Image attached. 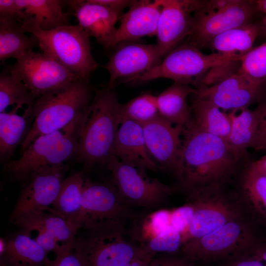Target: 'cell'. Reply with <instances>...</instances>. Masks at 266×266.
<instances>
[{
	"label": "cell",
	"mask_w": 266,
	"mask_h": 266,
	"mask_svg": "<svg viewBox=\"0 0 266 266\" xmlns=\"http://www.w3.org/2000/svg\"><path fill=\"white\" fill-rule=\"evenodd\" d=\"M253 254L261 260L266 266V245H259L253 252Z\"/></svg>",
	"instance_id": "bcb514c9"
},
{
	"label": "cell",
	"mask_w": 266,
	"mask_h": 266,
	"mask_svg": "<svg viewBox=\"0 0 266 266\" xmlns=\"http://www.w3.org/2000/svg\"><path fill=\"white\" fill-rule=\"evenodd\" d=\"M51 266H89L86 259L73 247L53 259Z\"/></svg>",
	"instance_id": "f35d334b"
},
{
	"label": "cell",
	"mask_w": 266,
	"mask_h": 266,
	"mask_svg": "<svg viewBox=\"0 0 266 266\" xmlns=\"http://www.w3.org/2000/svg\"><path fill=\"white\" fill-rule=\"evenodd\" d=\"M265 245H266V240H265Z\"/></svg>",
	"instance_id": "816d5d0a"
},
{
	"label": "cell",
	"mask_w": 266,
	"mask_h": 266,
	"mask_svg": "<svg viewBox=\"0 0 266 266\" xmlns=\"http://www.w3.org/2000/svg\"><path fill=\"white\" fill-rule=\"evenodd\" d=\"M162 0L156 36V44L164 58L189 36L192 27L193 14L200 0Z\"/></svg>",
	"instance_id": "e0dca14e"
},
{
	"label": "cell",
	"mask_w": 266,
	"mask_h": 266,
	"mask_svg": "<svg viewBox=\"0 0 266 266\" xmlns=\"http://www.w3.org/2000/svg\"><path fill=\"white\" fill-rule=\"evenodd\" d=\"M36 99L21 79L7 66L0 73V113L14 105L33 107Z\"/></svg>",
	"instance_id": "d6a6232c"
},
{
	"label": "cell",
	"mask_w": 266,
	"mask_h": 266,
	"mask_svg": "<svg viewBox=\"0 0 266 266\" xmlns=\"http://www.w3.org/2000/svg\"><path fill=\"white\" fill-rule=\"evenodd\" d=\"M193 264L182 255L161 253L154 257L149 266H192Z\"/></svg>",
	"instance_id": "ab89813d"
},
{
	"label": "cell",
	"mask_w": 266,
	"mask_h": 266,
	"mask_svg": "<svg viewBox=\"0 0 266 266\" xmlns=\"http://www.w3.org/2000/svg\"><path fill=\"white\" fill-rule=\"evenodd\" d=\"M21 10L18 18H30L43 31H49L67 25L63 11L62 0H15Z\"/></svg>",
	"instance_id": "f546056e"
},
{
	"label": "cell",
	"mask_w": 266,
	"mask_h": 266,
	"mask_svg": "<svg viewBox=\"0 0 266 266\" xmlns=\"http://www.w3.org/2000/svg\"><path fill=\"white\" fill-rule=\"evenodd\" d=\"M88 177L85 171L66 177L58 196L48 211L70 222L80 210L82 196Z\"/></svg>",
	"instance_id": "1f68e13d"
},
{
	"label": "cell",
	"mask_w": 266,
	"mask_h": 266,
	"mask_svg": "<svg viewBox=\"0 0 266 266\" xmlns=\"http://www.w3.org/2000/svg\"><path fill=\"white\" fill-rule=\"evenodd\" d=\"M192 266H200L196 265V263H194Z\"/></svg>",
	"instance_id": "f907efd6"
},
{
	"label": "cell",
	"mask_w": 266,
	"mask_h": 266,
	"mask_svg": "<svg viewBox=\"0 0 266 266\" xmlns=\"http://www.w3.org/2000/svg\"><path fill=\"white\" fill-rule=\"evenodd\" d=\"M140 215L122 200L111 179L94 182L88 177L80 210L69 223L77 233L109 223L133 225Z\"/></svg>",
	"instance_id": "9c48e42d"
},
{
	"label": "cell",
	"mask_w": 266,
	"mask_h": 266,
	"mask_svg": "<svg viewBox=\"0 0 266 266\" xmlns=\"http://www.w3.org/2000/svg\"><path fill=\"white\" fill-rule=\"evenodd\" d=\"M182 244V235L171 225L157 236L149 240L140 247L155 255L161 253L176 254Z\"/></svg>",
	"instance_id": "d590c367"
},
{
	"label": "cell",
	"mask_w": 266,
	"mask_h": 266,
	"mask_svg": "<svg viewBox=\"0 0 266 266\" xmlns=\"http://www.w3.org/2000/svg\"><path fill=\"white\" fill-rule=\"evenodd\" d=\"M67 3L74 12L78 24L89 37L103 46L116 29L123 13L95 3L92 0H73Z\"/></svg>",
	"instance_id": "7402d4cb"
},
{
	"label": "cell",
	"mask_w": 266,
	"mask_h": 266,
	"mask_svg": "<svg viewBox=\"0 0 266 266\" xmlns=\"http://www.w3.org/2000/svg\"><path fill=\"white\" fill-rule=\"evenodd\" d=\"M257 10L255 2L250 0H200L186 41L200 49L205 48L215 36L254 22Z\"/></svg>",
	"instance_id": "30bf717a"
},
{
	"label": "cell",
	"mask_w": 266,
	"mask_h": 266,
	"mask_svg": "<svg viewBox=\"0 0 266 266\" xmlns=\"http://www.w3.org/2000/svg\"><path fill=\"white\" fill-rule=\"evenodd\" d=\"M17 18H0V61L15 60L38 47L36 37L26 34Z\"/></svg>",
	"instance_id": "f1b7e54d"
},
{
	"label": "cell",
	"mask_w": 266,
	"mask_h": 266,
	"mask_svg": "<svg viewBox=\"0 0 266 266\" xmlns=\"http://www.w3.org/2000/svg\"><path fill=\"white\" fill-rule=\"evenodd\" d=\"M14 224L19 227L21 231L29 234L36 229H43L67 249L73 248L77 234L66 220L48 211L21 219Z\"/></svg>",
	"instance_id": "4dcf8cb0"
},
{
	"label": "cell",
	"mask_w": 266,
	"mask_h": 266,
	"mask_svg": "<svg viewBox=\"0 0 266 266\" xmlns=\"http://www.w3.org/2000/svg\"><path fill=\"white\" fill-rule=\"evenodd\" d=\"M188 121L202 132L227 141L232 127V119L212 102L194 97Z\"/></svg>",
	"instance_id": "4316f807"
},
{
	"label": "cell",
	"mask_w": 266,
	"mask_h": 266,
	"mask_svg": "<svg viewBox=\"0 0 266 266\" xmlns=\"http://www.w3.org/2000/svg\"><path fill=\"white\" fill-rule=\"evenodd\" d=\"M162 0H135L120 18V24L103 46L115 47L125 41H137L142 37L156 35Z\"/></svg>",
	"instance_id": "ffe728a7"
},
{
	"label": "cell",
	"mask_w": 266,
	"mask_h": 266,
	"mask_svg": "<svg viewBox=\"0 0 266 266\" xmlns=\"http://www.w3.org/2000/svg\"><path fill=\"white\" fill-rule=\"evenodd\" d=\"M89 109L90 107L63 129L39 136L21 153L18 159L4 163L2 171L5 175L10 180L23 185L39 169L65 164L75 159L80 133Z\"/></svg>",
	"instance_id": "3957f363"
},
{
	"label": "cell",
	"mask_w": 266,
	"mask_h": 266,
	"mask_svg": "<svg viewBox=\"0 0 266 266\" xmlns=\"http://www.w3.org/2000/svg\"><path fill=\"white\" fill-rule=\"evenodd\" d=\"M186 198L193 206L194 214L188 229L182 235V244L245 215L236 195L228 187L208 189Z\"/></svg>",
	"instance_id": "8fae6325"
},
{
	"label": "cell",
	"mask_w": 266,
	"mask_h": 266,
	"mask_svg": "<svg viewBox=\"0 0 266 266\" xmlns=\"http://www.w3.org/2000/svg\"><path fill=\"white\" fill-rule=\"evenodd\" d=\"M141 125L151 156L160 169L173 174L181 148L183 126L174 125L160 115Z\"/></svg>",
	"instance_id": "d6986e66"
},
{
	"label": "cell",
	"mask_w": 266,
	"mask_h": 266,
	"mask_svg": "<svg viewBox=\"0 0 266 266\" xmlns=\"http://www.w3.org/2000/svg\"><path fill=\"white\" fill-rule=\"evenodd\" d=\"M194 214L192 205L187 202L171 211L170 225L182 235L188 228Z\"/></svg>",
	"instance_id": "8d00e7d4"
},
{
	"label": "cell",
	"mask_w": 266,
	"mask_h": 266,
	"mask_svg": "<svg viewBox=\"0 0 266 266\" xmlns=\"http://www.w3.org/2000/svg\"><path fill=\"white\" fill-rule=\"evenodd\" d=\"M9 66L36 100L47 93L82 79L42 52L30 51Z\"/></svg>",
	"instance_id": "4fadbf2b"
},
{
	"label": "cell",
	"mask_w": 266,
	"mask_h": 266,
	"mask_svg": "<svg viewBox=\"0 0 266 266\" xmlns=\"http://www.w3.org/2000/svg\"><path fill=\"white\" fill-rule=\"evenodd\" d=\"M156 255L147 252L140 247L136 254L126 266H149Z\"/></svg>",
	"instance_id": "f6af8a7d"
},
{
	"label": "cell",
	"mask_w": 266,
	"mask_h": 266,
	"mask_svg": "<svg viewBox=\"0 0 266 266\" xmlns=\"http://www.w3.org/2000/svg\"><path fill=\"white\" fill-rule=\"evenodd\" d=\"M0 249V266H51L53 259L30 234L20 231L5 238Z\"/></svg>",
	"instance_id": "603a6c76"
},
{
	"label": "cell",
	"mask_w": 266,
	"mask_h": 266,
	"mask_svg": "<svg viewBox=\"0 0 266 266\" xmlns=\"http://www.w3.org/2000/svg\"><path fill=\"white\" fill-rule=\"evenodd\" d=\"M256 107L259 118L262 133V149H266V92L258 101Z\"/></svg>",
	"instance_id": "b9f144b4"
},
{
	"label": "cell",
	"mask_w": 266,
	"mask_h": 266,
	"mask_svg": "<svg viewBox=\"0 0 266 266\" xmlns=\"http://www.w3.org/2000/svg\"><path fill=\"white\" fill-rule=\"evenodd\" d=\"M123 117L122 104L115 88L107 86L95 92L80 133L75 158L86 171L98 167L107 170L114 158L115 140Z\"/></svg>",
	"instance_id": "7a4b0ae2"
},
{
	"label": "cell",
	"mask_w": 266,
	"mask_h": 266,
	"mask_svg": "<svg viewBox=\"0 0 266 266\" xmlns=\"http://www.w3.org/2000/svg\"><path fill=\"white\" fill-rule=\"evenodd\" d=\"M240 62L237 72L257 83L266 84V42L253 48Z\"/></svg>",
	"instance_id": "e575fe53"
},
{
	"label": "cell",
	"mask_w": 266,
	"mask_h": 266,
	"mask_svg": "<svg viewBox=\"0 0 266 266\" xmlns=\"http://www.w3.org/2000/svg\"><path fill=\"white\" fill-rule=\"evenodd\" d=\"M140 247L130 228L117 223L82 231L76 234L73 245L89 266H126Z\"/></svg>",
	"instance_id": "8992f818"
},
{
	"label": "cell",
	"mask_w": 266,
	"mask_h": 266,
	"mask_svg": "<svg viewBox=\"0 0 266 266\" xmlns=\"http://www.w3.org/2000/svg\"><path fill=\"white\" fill-rule=\"evenodd\" d=\"M258 10L264 13L266 15V0H258L255 1Z\"/></svg>",
	"instance_id": "c3c4849f"
},
{
	"label": "cell",
	"mask_w": 266,
	"mask_h": 266,
	"mask_svg": "<svg viewBox=\"0 0 266 266\" xmlns=\"http://www.w3.org/2000/svg\"><path fill=\"white\" fill-rule=\"evenodd\" d=\"M113 156L142 171L160 170L147 149L142 125L124 116L116 136Z\"/></svg>",
	"instance_id": "44dd1931"
},
{
	"label": "cell",
	"mask_w": 266,
	"mask_h": 266,
	"mask_svg": "<svg viewBox=\"0 0 266 266\" xmlns=\"http://www.w3.org/2000/svg\"><path fill=\"white\" fill-rule=\"evenodd\" d=\"M33 231L37 232L34 239L35 241L48 254L53 253L55 258L70 249L61 245L53 236L43 229L38 228Z\"/></svg>",
	"instance_id": "74e56055"
},
{
	"label": "cell",
	"mask_w": 266,
	"mask_h": 266,
	"mask_svg": "<svg viewBox=\"0 0 266 266\" xmlns=\"http://www.w3.org/2000/svg\"><path fill=\"white\" fill-rule=\"evenodd\" d=\"M65 164L48 166L33 173L22 190L12 211L14 223L31 216L48 211L55 201L66 178Z\"/></svg>",
	"instance_id": "5bb4252c"
},
{
	"label": "cell",
	"mask_w": 266,
	"mask_h": 266,
	"mask_svg": "<svg viewBox=\"0 0 266 266\" xmlns=\"http://www.w3.org/2000/svg\"><path fill=\"white\" fill-rule=\"evenodd\" d=\"M259 35L266 37V15L265 16L262 21L260 22V28Z\"/></svg>",
	"instance_id": "681fc988"
},
{
	"label": "cell",
	"mask_w": 266,
	"mask_h": 266,
	"mask_svg": "<svg viewBox=\"0 0 266 266\" xmlns=\"http://www.w3.org/2000/svg\"><path fill=\"white\" fill-rule=\"evenodd\" d=\"M260 28V22L255 21L230 29L213 37L205 48L227 57L233 63L240 62L253 49Z\"/></svg>",
	"instance_id": "d4e9b609"
},
{
	"label": "cell",
	"mask_w": 266,
	"mask_h": 266,
	"mask_svg": "<svg viewBox=\"0 0 266 266\" xmlns=\"http://www.w3.org/2000/svg\"><path fill=\"white\" fill-rule=\"evenodd\" d=\"M232 184L245 213L266 225V175L258 170L249 153L239 160Z\"/></svg>",
	"instance_id": "ac0fdd59"
},
{
	"label": "cell",
	"mask_w": 266,
	"mask_h": 266,
	"mask_svg": "<svg viewBox=\"0 0 266 266\" xmlns=\"http://www.w3.org/2000/svg\"><path fill=\"white\" fill-rule=\"evenodd\" d=\"M92 93L89 79H80L37 98L21 153L39 136L63 129L82 114L91 103Z\"/></svg>",
	"instance_id": "277c9868"
},
{
	"label": "cell",
	"mask_w": 266,
	"mask_h": 266,
	"mask_svg": "<svg viewBox=\"0 0 266 266\" xmlns=\"http://www.w3.org/2000/svg\"><path fill=\"white\" fill-rule=\"evenodd\" d=\"M255 164L258 170L266 175V155L258 160L255 161Z\"/></svg>",
	"instance_id": "7dc6e473"
},
{
	"label": "cell",
	"mask_w": 266,
	"mask_h": 266,
	"mask_svg": "<svg viewBox=\"0 0 266 266\" xmlns=\"http://www.w3.org/2000/svg\"><path fill=\"white\" fill-rule=\"evenodd\" d=\"M95 3L123 13V10L129 8L135 0H92Z\"/></svg>",
	"instance_id": "ee69618b"
},
{
	"label": "cell",
	"mask_w": 266,
	"mask_h": 266,
	"mask_svg": "<svg viewBox=\"0 0 266 266\" xmlns=\"http://www.w3.org/2000/svg\"><path fill=\"white\" fill-rule=\"evenodd\" d=\"M239 111L238 115H235L234 112L229 113L232 127L227 140L237 161L249 153V148L262 149L261 130L257 109L247 108Z\"/></svg>",
	"instance_id": "cb8c5ba5"
},
{
	"label": "cell",
	"mask_w": 266,
	"mask_h": 266,
	"mask_svg": "<svg viewBox=\"0 0 266 266\" xmlns=\"http://www.w3.org/2000/svg\"><path fill=\"white\" fill-rule=\"evenodd\" d=\"M196 92V88L190 85L174 82L157 96L160 116L173 125L184 127L191 117L187 98Z\"/></svg>",
	"instance_id": "83f0119b"
},
{
	"label": "cell",
	"mask_w": 266,
	"mask_h": 266,
	"mask_svg": "<svg viewBox=\"0 0 266 266\" xmlns=\"http://www.w3.org/2000/svg\"><path fill=\"white\" fill-rule=\"evenodd\" d=\"M266 92V84L257 83L236 72L212 85L196 88L194 96L212 102L220 109L235 112L258 102Z\"/></svg>",
	"instance_id": "9a60e30c"
},
{
	"label": "cell",
	"mask_w": 266,
	"mask_h": 266,
	"mask_svg": "<svg viewBox=\"0 0 266 266\" xmlns=\"http://www.w3.org/2000/svg\"><path fill=\"white\" fill-rule=\"evenodd\" d=\"M19 107L9 112L0 113V160L5 163L11 160L16 147L26 139L33 121V107H29L20 115Z\"/></svg>",
	"instance_id": "484cf974"
},
{
	"label": "cell",
	"mask_w": 266,
	"mask_h": 266,
	"mask_svg": "<svg viewBox=\"0 0 266 266\" xmlns=\"http://www.w3.org/2000/svg\"><path fill=\"white\" fill-rule=\"evenodd\" d=\"M182 145L173 173L178 192L186 196L208 189L228 187L237 171V161L227 141L199 130L189 122L183 127Z\"/></svg>",
	"instance_id": "6da1fadb"
},
{
	"label": "cell",
	"mask_w": 266,
	"mask_h": 266,
	"mask_svg": "<svg viewBox=\"0 0 266 266\" xmlns=\"http://www.w3.org/2000/svg\"><path fill=\"white\" fill-rule=\"evenodd\" d=\"M233 63L217 53L204 54L186 41L166 55L157 66L123 83H144L158 78H168L197 88L202 85L204 76L212 69L224 67Z\"/></svg>",
	"instance_id": "52a82bcc"
},
{
	"label": "cell",
	"mask_w": 266,
	"mask_h": 266,
	"mask_svg": "<svg viewBox=\"0 0 266 266\" xmlns=\"http://www.w3.org/2000/svg\"><path fill=\"white\" fill-rule=\"evenodd\" d=\"M20 12L15 0H0V18H18Z\"/></svg>",
	"instance_id": "7bdbcfd3"
},
{
	"label": "cell",
	"mask_w": 266,
	"mask_h": 266,
	"mask_svg": "<svg viewBox=\"0 0 266 266\" xmlns=\"http://www.w3.org/2000/svg\"><path fill=\"white\" fill-rule=\"evenodd\" d=\"M260 244L250 222L243 217L182 244L181 254L194 263L229 260L252 253Z\"/></svg>",
	"instance_id": "ba28073f"
},
{
	"label": "cell",
	"mask_w": 266,
	"mask_h": 266,
	"mask_svg": "<svg viewBox=\"0 0 266 266\" xmlns=\"http://www.w3.org/2000/svg\"><path fill=\"white\" fill-rule=\"evenodd\" d=\"M23 31L34 36L41 52L50 56L79 78L89 79L99 65L94 59L89 35L79 25L43 31L30 18L19 20Z\"/></svg>",
	"instance_id": "5b68a950"
},
{
	"label": "cell",
	"mask_w": 266,
	"mask_h": 266,
	"mask_svg": "<svg viewBox=\"0 0 266 266\" xmlns=\"http://www.w3.org/2000/svg\"><path fill=\"white\" fill-rule=\"evenodd\" d=\"M115 49L104 66L109 74L108 87L142 74L162 60L156 44H143L137 41L123 42Z\"/></svg>",
	"instance_id": "2e32d148"
},
{
	"label": "cell",
	"mask_w": 266,
	"mask_h": 266,
	"mask_svg": "<svg viewBox=\"0 0 266 266\" xmlns=\"http://www.w3.org/2000/svg\"><path fill=\"white\" fill-rule=\"evenodd\" d=\"M225 266H265V265L253 254L252 252L228 260Z\"/></svg>",
	"instance_id": "60d3db41"
},
{
	"label": "cell",
	"mask_w": 266,
	"mask_h": 266,
	"mask_svg": "<svg viewBox=\"0 0 266 266\" xmlns=\"http://www.w3.org/2000/svg\"><path fill=\"white\" fill-rule=\"evenodd\" d=\"M124 116L141 125L159 115L157 96L149 93L142 94L122 104Z\"/></svg>",
	"instance_id": "836d02e7"
},
{
	"label": "cell",
	"mask_w": 266,
	"mask_h": 266,
	"mask_svg": "<svg viewBox=\"0 0 266 266\" xmlns=\"http://www.w3.org/2000/svg\"><path fill=\"white\" fill-rule=\"evenodd\" d=\"M111 179L122 200L135 208L155 210L164 206L169 197L178 192L157 178H150L142 171L114 158L108 167Z\"/></svg>",
	"instance_id": "7c38bea8"
}]
</instances>
